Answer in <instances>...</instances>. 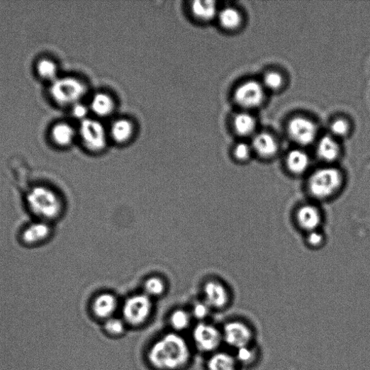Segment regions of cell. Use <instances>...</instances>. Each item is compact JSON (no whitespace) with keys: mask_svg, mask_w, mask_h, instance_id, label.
Segmentation results:
<instances>
[{"mask_svg":"<svg viewBox=\"0 0 370 370\" xmlns=\"http://www.w3.org/2000/svg\"><path fill=\"white\" fill-rule=\"evenodd\" d=\"M347 184V175L342 169L336 165H323L305 177V191L310 201L321 204L340 197Z\"/></svg>","mask_w":370,"mask_h":370,"instance_id":"6da1fadb","label":"cell"},{"mask_svg":"<svg viewBox=\"0 0 370 370\" xmlns=\"http://www.w3.org/2000/svg\"><path fill=\"white\" fill-rule=\"evenodd\" d=\"M147 357L152 366L158 369L176 370L188 363L191 350L183 337L171 332L152 345Z\"/></svg>","mask_w":370,"mask_h":370,"instance_id":"7a4b0ae2","label":"cell"},{"mask_svg":"<svg viewBox=\"0 0 370 370\" xmlns=\"http://www.w3.org/2000/svg\"><path fill=\"white\" fill-rule=\"evenodd\" d=\"M26 204L35 219L51 224L63 215L65 209L62 196L44 184H36L29 189L26 196Z\"/></svg>","mask_w":370,"mask_h":370,"instance_id":"3957f363","label":"cell"},{"mask_svg":"<svg viewBox=\"0 0 370 370\" xmlns=\"http://www.w3.org/2000/svg\"><path fill=\"white\" fill-rule=\"evenodd\" d=\"M292 220L296 228L305 235L323 229L325 213L320 204L308 200L295 207Z\"/></svg>","mask_w":370,"mask_h":370,"instance_id":"277c9868","label":"cell"},{"mask_svg":"<svg viewBox=\"0 0 370 370\" xmlns=\"http://www.w3.org/2000/svg\"><path fill=\"white\" fill-rule=\"evenodd\" d=\"M50 95L58 105L73 106L79 103L86 93V86L74 77L58 78L52 83Z\"/></svg>","mask_w":370,"mask_h":370,"instance_id":"5b68a950","label":"cell"},{"mask_svg":"<svg viewBox=\"0 0 370 370\" xmlns=\"http://www.w3.org/2000/svg\"><path fill=\"white\" fill-rule=\"evenodd\" d=\"M154 301L142 291L129 296L122 305L123 320L133 326L144 323L151 316Z\"/></svg>","mask_w":370,"mask_h":370,"instance_id":"8992f818","label":"cell"},{"mask_svg":"<svg viewBox=\"0 0 370 370\" xmlns=\"http://www.w3.org/2000/svg\"><path fill=\"white\" fill-rule=\"evenodd\" d=\"M203 300L211 310L227 308L232 300V291L228 285L218 278H208L202 284Z\"/></svg>","mask_w":370,"mask_h":370,"instance_id":"52a82bcc","label":"cell"},{"mask_svg":"<svg viewBox=\"0 0 370 370\" xmlns=\"http://www.w3.org/2000/svg\"><path fill=\"white\" fill-rule=\"evenodd\" d=\"M79 135L83 145L89 152L100 154L106 150V132L99 121L89 118L82 121L79 128Z\"/></svg>","mask_w":370,"mask_h":370,"instance_id":"ba28073f","label":"cell"},{"mask_svg":"<svg viewBox=\"0 0 370 370\" xmlns=\"http://www.w3.org/2000/svg\"><path fill=\"white\" fill-rule=\"evenodd\" d=\"M193 338L198 349L204 352L215 350L223 340L222 332L218 329L205 323L196 325L193 332Z\"/></svg>","mask_w":370,"mask_h":370,"instance_id":"9c48e42d","label":"cell"},{"mask_svg":"<svg viewBox=\"0 0 370 370\" xmlns=\"http://www.w3.org/2000/svg\"><path fill=\"white\" fill-rule=\"evenodd\" d=\"M222 337L229 346L236 349L250 346L253 338L250 327L238 320L228 323L224 327Z\"/></svg>","mask_w":370,"mask_h":370,"instance_id":"30bf717a","label":"cell"},{"mask_svg":"<svg viewBox=\"0 0 370 370\" xmlns=\"http://www.w3.org/2000/svg\"><path fill=\"white\" fill-rule=\"evenodd\" d=\"M236 103L245 108H253L260 106L264 99V88L254 81L241 84L235 92Z\"/></svg>","mask_w":370,"mask_h":370,"instance_id":"8fae6325","label":"cell"},{"mask_svg":"<svg viewBox=\"0 0 370 370\" xmlns=\"http://www.w3.org/2000/svg\"><path fill=\"white\" fill-rule=\"evenodd\" d=\"M53 233L51 223L35 219L26 225L21 233L22 242L28 246H37L49 240Z\"/></svg>","mask_w":370,"mask_h":370,"instance_id":"7c38bea8","label":"cell"},{"mask_svg":"<svg viewBox=\"0 0 370 370\" xmlns=\"http://www.w3.org/2000/svg\"><path fill=\"white\" fill-rule=\"evenodd\" d=\"M288 131L293 141L301 145H308L316 137L317 128L309 119L298 117L289 122Z\"/></svg>","mask_w":370,"mask_h":370,"instance_id":"4fadbf2b","label":"cell"},{"mask_svg":"<svg viewBox=\"0 0 370 370\" xmlns=\"http://www.w3.org/2000/svg\"><path fill=\"white\" fill-rule=\"evenodd\" d=\"M119 308V301L111 291L97 293L91 302V310L98 318L108 320L113 318Z\"/></svg>","mask_w":370,"mask_h":370,"instance_id":"5bb4252c","label":"cell"},{"mask_svg":"<svg viewBox=\"0 0 370 370\" xmlns=\"http://www.w3.org/2000/svg\"><path fill=\"white\" fill-rule=\"evenodd\" d=\"M310 167V158L303 150H293L285 157V169L293 177H306L312 171Z\"/></svg>","mask_w":370,"mask_h":370,"instance_id":"9a60e30c","label":"cell"},{"mask_svg":"<svg viewBox=\"0 0 370 370\" xmlns=\"http://www.w3.org/2000/svg\"><path fill=\"white\" fill-rule=\"evenodd\" d=\"M251 146L253 153L264 160L274 158L279 151V145L276 139L267 133L256 135Z\"/></svg>","mask_w":370,"mask_h":370,"instance_id":"2e32d148","label":"cell"},{"mask_svg":"<svg viewBox=\"0 0 370 370\" xmlns=\"http://www.w3.org/2000/svg\"><path fill=\"white\" fill-rule=\"evenodd\" d=\"M168 290L169 282L160 274L147 276L141 284V291L153 301L163 298Z\"/></svg>","mask_w":370,"mask_h":370,"instance_id":"e0dca14e","label":"cell"},{"mask_svg":"<svg viewBox=\"0 0 370 370\" xmlns=\"http://www.w3.org/2000/svg\"><path fill=\"white\" fill-rule=\"evenodd\" d=\"M318 157L325 165H335L340 156L341 149L337 141L330 136L323 137L317 145Z\"/></svg>","mask_w":370,"mask_h":370,"instance_id":"ac0fdd59","label":"cell"},{"mask_svg":"<svg viewBox=\"0 0 370 370\" xmlns=\"http://www.w3.org/2000/svg\"><path fill=\"white\" fill-rule=\"evenodd\" d=\"M90 109L98 117H108L113 113L115 101L108 94L99 92L93 96L90 103Z\"/></svg>","mask_w":370,"mask_h":370,"instance_id":"d6986e66","label":"cell"},{"mask_svg":"<svg viewBox=\"0 0 370 370\" xmlns=\"http://www.w3.org/2000/svg\"><path fill=\"white\" fill-rule=\"evenodd\" d=\"M75 137V129L66 123H59L55 125L51 130V138L53 142L59 147L69 146Z\"/></svg>","mask_w":370,"mask_h":370,"instance_id":"ffe728a7","label":"cell"},{"mask_svg":"<svg viewBox=\"0 0 370 370\" xmlns=\"http://www.w3.org/2000/svg\"><path fill=\"white\" fill-rule=\"evenodd\" d=\"M134 134L133 124L127 119L116 120L110 128V135L118 144L128 142Z\"/></svg>","mask_w":370,"mask_h":370,"instance_id":"44dd1931","label":"cell"},{"mask_svg":"<svg viewBox=\"0 0 370 370\" xmlns=\"http://www.w3.org/2000/svg\"><path fill=\"white\" fill-rule=\"evenodd\" d=\"M191 12L194 16L200 21L208 22L218 16V11L214 1H194L191 5Z\"/></svg>","mask_w":370,"mask_h":370,"instance_id":"7402d4cb","label":"cell"},{"mask_svg":"<svg viewBox=\"0 0 370 370\" xmlns=\"http://www.w3.org/2000/svg\"><path fill=\"white\" fill-rule=\"evenodd\" d=\"M208 370H237L235 357L225 352L212 355L207 364Z\"/></svg>","mask_w":370,"mask_h":370,"instance_id":"603a6c76","label":"cell"},{"mask_svg":"<svg viewBox=\"0 0 370 370\" xmlns=\"http://www.w3.org/2000/svg\"><path fill=\"white\" fill-rule=\"evenodd\" d=\"M217 17L221 27L227 30H235L242 23L240 12L231 7L218 11Z\"/></svg>","mask_w":370,"mask_h":370,"instance_id":"cb8c5ba5","label":"cell"},{"mask_svg":"<svg viewBox=\"0 0 370 370\" xmlns=\"http://www.w3.org/2000/svg\"><path fill=\"white\" fill-rule=\"evenodd\" d=\"M36 72L44 80L55 82L57 79L58 67L56 62L48 58H43L36 64Z\"/></svg>","mask_w":370,"mask_h":370,"instance_id":"d4e9b609","label":"cell"},{"mask_svg":"<svg viewBox=\"0 0 370 370\" xmlns=\"http://www.w3.org/2000/svg\"><path fill=\"white\" fill-rule=\"evenodd\" d=\"M234 128L237 134L247 136L252 134L255 129V120L247 113L237 115L233 121Z\"/></svg>","mask_w":370,"mask_h":370,"instance_id":"484cf974","label":"cell"},{"mask_svg":"<svg viewBox=\"0 0 370 370\" xmlns=\"http://www.w3.org/2000/svg\"><path fill=\"white\" fill-rule=\"evenodd\" d=\"M327 237L323 229L317 230L304 235V242L312 250L323 249L327 243Z\"/></svg>","mask_w":370,"mask_h":370,"instance_id":"4316f807","label":"cell"},{"mask_svg":"<svg viewBox=\"0 0 370 370\" xmlns=\"http://www.w3.org/2000/svg\"><path fill=\"white\" fill-rule=\"evenodd\" d=\"M191 313L184 309H176L170 315L169 323L176 330L186 329L191 321Z\"/></svg>","mask_w":370,"mask_h":370,"instance_id":"83f0119b","label":"cell"},{"mask_svg":"<svg viewBox=\"0 0 370 370\" xmlns=\"http://www.w3.org/2000/svg\"><path fill=\"white\" fill-rule=\"evenodd\" d=\"M253 153L252 146L245 142H239L235 147L232 156L239 163H246L252 157Z\"/></svg>","mask_w":370,"mask_h":370,"instance_id":"f1b7e54d","label":"cell"},{"mask_svg":"<svg viewBox=\"0 0 370 370\" xmlns=\"http://www.w3.org/2000/svg\"><path fill=\"white\" fill-rule=\"evenodd\" d=\"M125 321L115 317L106 320L104 329L108 335L118 337L123 334L125 330Z\"/></svg>","mask_w":370,"mask_h":370,"instance_id":"f546056e","label":"cell"},{"mask_svg":"<svg viewBox=\"0 0 370 370\" xmlns=\"http://www.w3.org/2000/svg\"><path fill=\"white\" fill-rule=\"evenodd\" d=\"M256 351L250 346L237 349L236 361L243 365H249L253 363L256 359Z\"/></svg>","mask_w":370,"mask_h":370,"instance_id":"4dcf8cb0","label":"cell"},{"mask_svg":"<svg viewBox=\"0 0 370 370\" xmlns=\"http://www.w3.org/2000/svg\"><path fill=\"white\" fill-rule=\"evenodd\" d=\"M284 83V79L280 73L277 72H269L264 79V86L271 91L279 89Z\"/></svg>","mask_w":370,"mask_h":370,"instance_id":"1f68e13d","label":"cell"},{"mask_svg":"<svg viewBox=\"0 0 370 370\" xmlns=\"http://www.w3.org/2000/svg\"><path fill=\"white\" fill-rule=\"evenodd\" d=\"M211 310V308L202 299L194 303L191 313V315L196 319L203 320L209 315Z\"/></svg>","mask_w":370,"mask_h":370,"instance_id":"d6a6232c","label":"cell"},{"mask_svg":"<svg viewBox=\"0 0 370 370\" xmlns=\"http://www.w3.org/2000/svg\"><path fill=\"white\" fill-rule=\"evenodd\" d=\"M349 130V124L343 119L335 120L330 126L331 133L338 137L345 136L348 133Z\"/></svg>","mask_w":370,"mask_h":370,"instance_id":"836d02e7","label":"cell"},{"mask_svg":"<svg viewBox=\"0 0 370 370\" xmlns=\"http://www.w3.org/2000/svg\"><path fill=\"white\" fill-rule=\"evenodd\" d=\"M89 112V107L81 102L72 106V113L73 117L82 122L87 119Z\"/></svg>","mask_w":370,"mask_h":370,"instance_id":"e575fe53","label":"cell"}]
</instances>
